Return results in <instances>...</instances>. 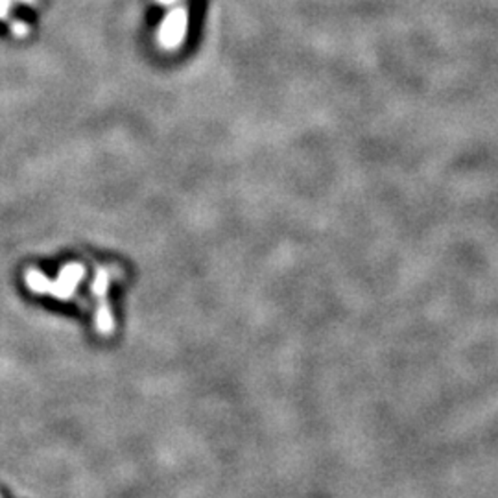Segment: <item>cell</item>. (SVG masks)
I'll return each instance as SVG.
<instances>
[{
  "label": "cell",
  "instance_id": "obj_5",
  "mask_svg": "<svg viewBox=\"0 0 498 498\" xmlns=\"http://www.w3.org/2000/svg\"><path fill=\"white\" fill-rule=\"evenodd\" d=\"M24 281H26V286H29L34 294H48L50 292L52 281L43 272H39L36 268L26 270Z\"/></svg>",
  "mask_w": 498,
  "mask_h": 498
},
{
  "label": "cell",
  "instance_id": "obj_1",
  "mask_svg": "<svg viewBox=\"0 0 498 498\" xmlns=\"http://www.w3.org/2000/svg\"><path fill=\"white\" fill-rule=\"evenodd\" d=\"M87 277V270L80 262H70L60 270V275L56 281H52L50 286V296L60 301H70L76 296L78 286Z\"/></svg>",
  "mask_w": 498,
  "mask_h": 498
},
{
  "label": "cell",
  "instance_id": "obj_3",
  "mask_svg": "<svg viewBox=\"0 0 498 498\" xmlns=\"http://www.w3.org/2000/svg\"><path fill=\"white\" fill-rule=\"evenodd\" d=\"M94 327L98 331V334L102 336H110L115 331V320H113V314L110 305L103 301H98V308L94 312Z\"/></svg>",
  "mask_w": 498,
  "mask_h": 498
},
{
  "label": "cell",
  "instance_id": "obj_4",
  "mask_svg": "<svg viewBox=\"0 0 498 498\" xmlns=\"http://www.w3.org/2000/svg\"><path fill=\"white\" fill-rule=\"evenodd\" d=\"M115 273H111L110 270L106 268H96L94 272V279L91 282V294L98 299V301H103L108 298V290H110V284H111V279H113Z\"/></svg>",
  "mask_w": 498,
  "mask_h": 498
},
{
  "label": "cell",
  "instance_id": "obj_2",
  "mask_svg": "<svg viewBox=\"0 0 498 498\" xmlns=\"http://www.w3.org/2000/svg\"><path fill=\"white\" fill-rule=\"evenodd\" d=\"M185 32H187V12L176 10L163 22V29L159 34L161 45L168 50L177 48L181 45V41L185 39Z\"/></svg>",
  "mask_w": 498,
  "mask_h": 498
}]
</instances>
